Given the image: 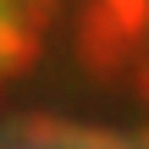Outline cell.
Listing matches in <instances>:
<instances>
[{"mask_svg": "<svg viewBox=\"0 0 149 149\" xmlns=\"http://www.w3.org/2000/svg\"><path fill=\"white\" fill-rule=\"evenodd\" d=\"M0 149H144V144L122 122L28 111V116H6L0 122Z\"/></svg>", "mask_w": 149, "mask_h": 149, "instance_id": "obj_1", "label": "cell"}, {"mask_svg": "<svg viewBox=\"0 0 149 149\" xmlns=\"http://www.w3.org/2000/svg\"><path fill=\"white\" fill-rule=\"evenodd\" d=\"M50 28V0H0V88L39 55Z\"/></svg>", "mask_w": 149, "mask_h": 149, "instance_id": "obj_2", "label": "cell"}]
</instances>
